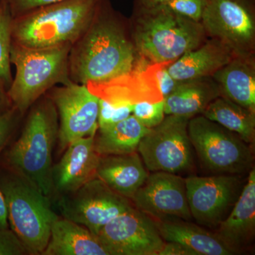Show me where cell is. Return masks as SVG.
<instances>
[{"instance_id":"cell-1","label":"cell","mask_w":255,"mask_h":255,"mask_svg":"<svg viewBox=\"0 0 255 255\" xmlns=\"http://www.w3.org/2000/svg\"><path fill=\"white\" fill-rule=\"evenodd\" d=\"M149 67L139 56L129 19L103 0L87 31L71 46L68 70L74 83H106Z\"/></svg>"},{"instance_id":"cell-2","label":"cell","mask_w":255,"mask_h":255,"mask_svg":"<svg viewBox=\"0 0 255 255\" xmlns=\"http://www.w3.org/2000/svg\"><path fill=\"white\" fill-rule=\"evenodd\" d=\"M128 19L135 49L149 66L172 63L208 38L200 21L177 14L167 6H133Z\"/></svg>"},{"instance_id":"cell-3","label":"cell","mask_w":255,"mask_h":255,"mask_svg":"<svg viewBox=\"0 0 255 255\" xmlns=\"http://www.w3.org/2000/svg\"><path fill=\"white\" fill-rule=\"evenodd\" d=\"M103 0H63L12 18L11 42L31 48L73 46L87 31Z\"/></svg>"},{"instance_id":"cell-4","label":"cell","mask_w":255,"mask_h":255,"mask_svg":"<svg viewBox=\"0 0 255 255\" xmlns=\"http://www.w3.org/2000/svg\"><path fill=\"white\" fill-rule=\"evenodd\" d=\"M58 127L56 108L44 95L31 107L21 135L6 156L10 169L48 196L52 194V155Z\"/></svg>"},{"instance_id":"cell-5","label":"cell","mask_w":255,"mask_h":255,"mask_svg":"<svg viewBox=\"0 0 255 255\" xmlns=\"http://www.w3.org/2000/svg\"><path fill=\"white\" fill-rule=\"evenodd\" d=\"M0 189L10 229L19 238L28 255H42L49 241L52 225L58 218L50 196L11 169L0 174Z\"/></svg>"},{"instance_id":"cell-6","label":"cell","mask_w":255,"mask_h":255,"mask_svg":"<svg viewBox=\"0 0 255 255\" xmlns=\"http://www.w3.org/2000/svg\"><path fill=\"white\" fill-rule=\"evenodd\" d=\"M71 46L31 48L11 42L10 60L16 67V75L7 94L21 115L53 87L73 82L68 70Z\"/></svg>"},{"instance_id":"cell-7","label":"cell","mask_w":255,"mask_h":255,"mask_svg":"<svg viewBox=\"0 0 255 255\" xmlns=\"http://www.w3.org/2000/svg\"><path fill=\"white\" fill-rule=\"evenodd\" d=\"M188 134L201 165L214 174L241 175L253 169V146L204 116L191 117Z\"/></svg>"},{"instance_id":"cell-8","label":"cell","mask_w":255,"mask_h":255,"mask_svg":"<svg viewBox=\"0 0 255 255\" xmlns=\"http://www.w3.org/2000/svg\"><path fill=\"white\" fill-rule=\"evenodd\" d=\"M189 118L166 115L142 137L137 152L148 172L180 174L194 167V148L188 134Z\"/></svg>"},{"instance_id":"cell-9","label":"cell","mask_w":255,"mask_h":255,"mask_svg":"<svg viewBox=\"0 0 255 255\" xmlns=\"http://www.w3.org/2000/svg\"><path fill=\"white\" fill-rule=\"evenodd\" d=\"M200 22L235 55L255 54V0H205Z\"/></svg>"},{"instance_id":"cell-10","label":"cell","mask_w":255,"mask_h":255,"mask_svg":"<svg viewBox=\"0 0 255 255\" xmlns=\"http://www.w3.org/2000/svg\"><path fill=\"white\" fill-rule=\"evenodd\" d=\"M57 206L62 217L81 225L95 236L107 223L134 207L131 200L97 177L60 196Z\"/></svg>"},{"instance_id":"cell-11","label":"cell","mask_w":255,"mask_h":255,"mask_svg":"<svg viewBox=\"0 0 255 255\" xmlns=\"http://www.w3.org/2000/svg\"><path fill=\"white\" fill-rule=\"evenodd\" d=\"M60 119L58 140L60 150L71 142L95 136L98 129L100 98L86 85L71 83L55 86L48 92Z\"/></svg>"},{"instance_id":"cell-12","label":"cell","mask_w":255,"mask_h":255,"mask_svg":"<svg viewBox=\"0 0 255 255\" xmlns=\"http://www.w3.org/2000/svg\"><path fill=\"white\" fill-rule=\"evenodd\" d=\"M96 236L108 255H158L165 243L154 219L135 207L107 223Z\"/></svg>"},{"instance_id":"cell-13","label":"cell","mask_w":255,"mask_h":255,"mask_svg":"<svg viewBox=\"0 0 255 255\" xmlns=\"http://www.w3.org/2000/svg\"><path fill=\"white\" fill-rule=\"evenodd\" d=\"M239 175L214 174L185 178L192 219L201 226L217 228L228 217L243 187Z\"/></svg>"},{"instance_id":"cell-14","label":"cell","mask_w":255,"mask_h":255,"mask_svg":"<svg viewBox=\"0 0 255 255\" xmlns=\"http://www.w3.org/2000/svg\"><path fill=\"white\" fill-rule=\"evenodd\" d=\"M130 200L134 207L152 219H192L188 204L185 178L179 174L165 172L149 174Z\"/></svg>"},{"instance_id":"cell-15","label":"cell","mask_w":255,"mask_h":255,"mask_svg":"<svg viewBox=\"0 0 255 255\" xmlns=\"http://www.w3.org/2000/svg\"><path fill=\"white\" fill-rule=\"evenodd\" d=\"M94 139L95 136L83 137L67 147L59 162L52 167V193L65 195L96 177L100 155L96 152Z\"/></svg>"},{"instance_id":"cell-16","label":"cell","mask_w":255,"mask_h":255,"mask_svg":"<svg viewBox=\"0 0 255 255\" xmlns=\"http://www.w3.org/2000/svg\"><path fill=\"white\" fill-rule=\"evenodd\" d=\"M236 253L254 241L255 236V169L249 172L241 196L216 233Z\"/></svg>"},{"instance_id":"cell-17","label":"cell","mask_w":255,"mask_h":255,"mask_svg":"<svg viewBox=\"0 0 255 255\" xmlns=\"http://www.w3.org/2000/svg\"><path fill=\"white\" fill-rule=\"evenodd\" d=\"M234 56L231 48L222 42L207 38L195 49L168 64L167 70L177 81L212 77Z\"/></svg>"},{"instance_id":"cell-18","label":"cell","mask_w":255,"mask_h":255,"mask_svg":"<svg viewBox=\"0 0 255 255\" xmlns=\"http://www.w3.org/2000/svg\"><path fill=\"white\" fill-rule=\"evenodd\" d=\"M138 152L100 155L96 177L120 195L131 199L148 176Z\"/></svg>"},{"instance_id":"cell-19","label":"cell","mask_w":255,"mask_h":255,"mask_svg":"<svg viewBox=\"0 0 255 255\" xmlns=\"http://www.w3.org/2000/svg\"><path fill=\"white\" fill-rule=\"evenodd\" d=\"M153 219L164 241L180 243L195 251L198 255L238 254L216 233L206 231L190 221L176 217Z\"/></svg>"},{"instance_id":"cell-20","label":"cell","mask_w":255,"mask_h":255,"mask_svg":"<svg viewBox=\"0 0 255 255\" xmlns=\"http://www.w3.org/2000/svg\"><path fill=\"white\" fill-rule=\"evenodd\" d=\"M212 78L223 97L255 112V54L235 55Z\"/></svg>"},{"instance_id":"cell-21","label":"cell","mask_w":255,"mask_h":255,"mask_svg":"<svg viewBox=\"0 0 255 255\" xmlns=\"http://www.w3.org/2000/svg\"><path fill=\"white\" fill-rule=\"evenodd\" d=\"M221 89L212 77L180 81L177 88L164 99L165 115L191 117L200 115L217 97Z\"/></svg>"},{"instance_id":"cell-22","label":"cell","mask_w":255,"mask_h":255,"mask_svg":"<svg viewBox=\"0 0 255 255\" xmlns=\"http://www.w3.org/2000/svg\"><path fill=\"white\" fill-rule=\"evenodd\" d=\"M42 255H108L88 229L65 218L52 225L49 241Z\"/></svg>"},{"instance_id":"cell-23","label":"cell","mask_w":255,"mask_h":255,"mask_svg":"<svg viewBox=\"0 0 255 255\" xmlns=\"http://www.w3.org/2000/svg\"><path fill=\"white\" fill-rule=\"evenodd\" d=\"M149 130L130 115L110 127L97 129L94 139L96 152L100 155L136 152L139 142Z\"/></svg>"},{"instance_id":"cell-24","label":"cell","mask_w":255,"mask_h":255,"mask_svg":"<svg viewBox=\"0 0 255 255\" xmlns=\"http://www.w3.org/2000/svg\"><path fill=\"white\" fill-rule=\"evenodd\" d=\"M201 115L237 134L247 143L254 146L255 112L220 96Z\"/></svg>"},{"instance_id":"cell-25","label":"cell","mask_w":255,"mask_h":255,"mask_svg":"<svg viewBox=\"0 0 255 255\" xmlns=\"http://www.w3.org/2000/svg\"><path fill=\"white\" fill-rule=\"evenodd\" d=\"M12 17L7 6L0 1V87L8 90L13 81L10 53Z\"/></svg>"},{"instance_id":"cell-26","label":"cell","mask_w":255,"mask_h":255,"mask_svg":"<svg viewBox=\"0 0 255 255\" xmlns=\"http://www.w3.org/2000/svg\"><path fill=\"white\" fill-rule=\"evenodd\" d=\"M132 115L147 128L157 127L165 117L164 100L159 102H137L132 105Z\"/></svg>"},{"instance_id":"cell-27","label":"cell","mask_w":255,"mask_h":255,"mask_svg":"<svg viewBox=\"0 0 255 255\" xmlns=\"http://www.w3.org/2000/svg\"><path fill=\"white\" fill-rule=\"evenodd\" d=\"M132 105L112 104L100 99L98 116V128H102L127 119L132 115Z\"/></svg>"},{"instance_id":"cell-28","label":"cell","mask_w":255,"mask_h":255,"mask_svg":"<svg viewBox=\"0 0 255 255\" xmlns=\"http://www.w3.org/2000/svg\"><path fill=\"white\" fill-rule=\"evenodd\" d=\"M205 0H173L167 5L174 12L196 21H200Z\"/></svg>"},{"instance_id":"cell-29","label":"cell","mask_w":255,"mask_h":255,"mask_svg":"<svg viewBox=\"0 0 255 255\" xmlns=\"http://www.w3.org/2000/svg\"><path fill=\"white\" fill-rule=\"evenodd\" d=\"M63 0H0L7 6L12 18Z\"/></svg>"},{"instance_id":"cell-30","label":"cell","mask_w":255,"mask_h":255,"mask_svg":"<svg viewBox=\"0 0 255 255\" xmlns=\"http://www.w3.org/2000/svg\"><path fill=\"white\" fill-rule=\"evenodd\" d=\"M26 255L27 251L12 230L0 229V255Z\"/></svg>"},{"instance_id":"cell-31","label":"cell","mask_w":255,"mask_h":255,"mask_svg":"<svg viewBox=\"0 0 255 255\" xmlns=\"http://www.w3.org/2000/svg\"><path fill=\"white\" fill-rule=\"evenodd\" d=\"M21 114L13 107L0 117V154L9 142Z\"/></svg>"},{"instance_id":"cell-32","label":"cell","mask_w":255,"mask_h":255,"mask_svg":"<svg viewBox=\"0 0 255 255\" xmlns=\"http://www.w3.org/2000/svg\"><path fill=\"white\" fill-rule=\"evenodd\" d=\"M169 63L159 65L157 71V85L163 100L168 97L177 88L180 81H177L171 76L167 70V65Z\"/></svg>"},{"instance_id":"cell-33","label":"cell","mask_w":255,"mask_h":255,"mask_svg":"<svg viewBox=\"0 0 255 255\" xmlns=\"http://www.w3.org/2000/svg\"><path fill=\"white\" fill-rule=\"evenodd\" d=\"M158 255H198L197 253L188 247L174 243L165 242Z\"/></svg>"},{"instance_id":"cell-34","label":"cell","mask_w":255,"mask_h":255,"mask_svg":"<svg viewBox=\"0 0 255 255\" xmlns=\"http://www.w3.org/2000/svg\"><path fill=\"white\" fill-rule=\"evenodd\" d=\"M173 0H134L133 6L139 7L153 8L167 6Z\"/></svg>"},{"instance_id":"cell-35","label":"cell","mask_w":255,"mask_h":255,"mask_svg":"<svg viewBox=\"0 0 255 255\" xmlns=\"http://www.w3.org/2000/svg\"><path fill=\"white\" fill-rule=\"evenodd\" d=\"M13 105L8 96L7 90L0 87V117L12 108Z\"/></svg>"},{"instance_id":"cell-36","label":"cell","mask_w":255,"mask_h":255,"mask_svg":"<svg viewBox=\"0 0 255 255\" xmlns=\"http://www.w3.org/2000/svg\"><path fill=\"white\" fill-rule=\"evenodd\" d=\"M9 227L6 204H5L4 196L0 189V229L9 228Z\"/></svg>"}]
</instances>
